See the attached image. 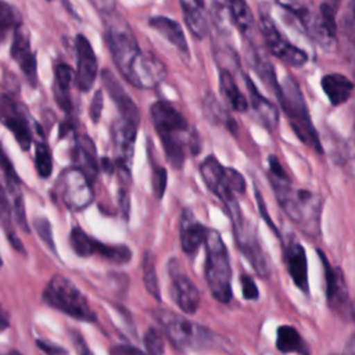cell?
I'll return each instance as SVG.
<instances>
[{
    "instance_id": "6da1fadb",
    "label": "cell",
    "mask_w": 355,
    "mask_h": 355,
    "mask_svg": "<svg viewBox=\"0 0 355 355\" xmlns=\"http://www.w3.org/2000/svg\"><path fill=\"white\" fill-rule=\"evenodd\" d=\"M105 15V40L121 75L137 89H153L166 78L164 62L137 44L130 25L115 11Z\"/></svg>"
},
{
    "instance_id": "7a4b0ae2",
    "label": "cell",
    "mask_w": 355,
    "mask_h": 355,
    "mask_svg": "<svg viewBox=\"0 0 355 355\" xmlns=\"http://www.w3.org/2000/svg\"><path fill=\"white\" fill-rule=\"evenodd\" d=\"M268 178L277 202L286 215L306 236H319L322 215L320 197L309 190L294 189L280 161L273 155L268 158Z\"/></svg>"
},
{
    "instance_id": "3957f363",
    "label": "cell",
    "mask_w": 355,
    "mask_h": 355,
    "mask_svg": "<svg viewBox=\"0 0 355 355\" xmlns=\"http://www.w3.org/2000/svg\"><path fill=\"white\" fill-rule=\"evenodd\" d=\"M277 98L297 137L312 150L318 153L322 151V144L318 132L311 121L306 101L294 78L286 76L283 79V82L280 83V92Z\"/></svg>"
},
{
    "instance_id": "277c9868",
    "label": "cell",
    "mask_w": 355,
    "mask_h": 355,
    "mask_svg": "<svg viewBox=\"0 0 355 355\" xmlns=\"http://www.w3.org/2000/svg\"><path fill=\"white\" fill-rule=\"evenodd\" d=\"M205 279L211 294L219 302H229L232 298V269L227 248L216 230L208 229L205 237Z\"/></svg>"
},
{
    "instance_id": "5b68a950",
    "label": "cell",
    "mask_w": 355,
    "mask_h": 355,
    "mask_svg": "<svg viewBox=\"0 0 355 355\" xmlns=\"http://www.w3.org/2000/svg\"><path fill=\"white\" fill-rule=\"evenodd\" d=\"M43 301L75 319L85 322L96 320V313L89 306L86 297L68 277L62 275L51 277L43 291Z\"/></svg>"
},
{
    "instance_id": "8992f818",
    "label": "cell",
    "mask_w": 355,
    "mask_h": 355,
    "mask_svg": "<svg viewBox=\"0 0 355 355\" xmlns=\"http://www.w3.org/2000/svg\"><path fill=\"white\" fill-rule=\"evenodd\" d=\"M157 318L169 340L182 349H200L211 344L212 334L201 324L168 311H159Z\"/></svg>"
},
{
    "instance_id": "52a82bcc",
    "label": "cell",
    "mask_w": 355,
    "mask_h": 355,
    "mask_svg": "<svg viewBox=\"0 0 355 355\" xmlns=\"http://www.w3.org/2000/svg\"><path fill=\"white\" fill-rule=\"evenodd\" d=\"M259 29L265 39L266 47L280 61L290 67H302L306 64L308 54L287 40L268 12L259 14Z\"/></svg>"
},
{
    "instance_id": "ba28073f",
    "label": "cell",
    "mask_w": 355,
    "mask_h": 355,
    "mask_svg": "<svg viewBox=\"0 0 355 355\" xmlns=\"http://www.w3.org/2000/svg\"><path fill=\"white\" fill-rule=\"evenodd\" d=\"M58 189L61 200L69 209L80 211L93 201L92 182L78 168L68 169L60 176Z\"/></svg>"
},
{
    "instance_id": "9c48e42d",
    "label": "cell",
    "mask_w": 355,
    "mask_h": 355,
    "mask_svg": "<svg viewBox=\"0 0 355 355\" xmlns=\"http://www.w3.org/2000/svg\"><path fill=\"white\" fill-rule=\"evenodd\" d=\"M320 259L324 266V277H326V297L329 306L343 319L352 318V305L349 302L348 290L345 286V280L338 268H334L329 263L324 254L319 251Z\"/></svg>"
},
{
    "instance_id": "30bf717a",
    "label": "cell",
    "mask_w": 355,
    "mask_h": 355,
    "mask_svg": "<svg viewBox=\"0 0 355 355\" xmlns=\"http://www.w3.org/2000/svg\"><path fill=\"white\" fill-rule=\"evenodd\" d=\"M137 126L122 116L112 123L111 136L112 144L115 150V158L119 168L129 172L132 165L133 153H135V141H136Z\"/></svg>"
},
{
    "instance_id": "8fae6325",
    "label": "cell",
    "mask_w": 355,
    "mask_h": 355,
    "mask_svg": "<svg viewBox=\"0 0 355 355\" xmlns=\"http://www.w3.org/2000/svg\"><path fill=\"white\" fill-rule=\"evenodd\" d=\"M76 49V86L80 92H89L93 87L97 75V58L92 44L83 35H78L75 39Z\"/></svg>"
},
{
    "instance_id": "7c38bea8",
    "label": "cell",
    "mask_w": 355,
    "mask_h": 355,
    "mask_svg": "<svg viewBox=\"0 0 355 355\" xmlns=\"http://www.w3.org/2000/svg\"><path fill=\"white\" fill-rule=\"evenodd\" d=\"M150 115L159 136L179 135L189 128L186 118L168 101H155L150 107Z\"/></svg>"
},
{
    "instance_id": "4fadbf2b",
    "label": "cell",
    "mask_w": 355,
    "mask_h": 355,
    "mask_svg": "<svg viewBox=\"0 0 355 355\" xmlns=\"http://www.w3.org/2000/svg\"><path fill=\"white\" fill-rule=\"evenodd\" d=\"M0 119L14 135L19 147L26 151L32 143V135L26 118L8 96H0Z\"/></svg>"
},
{
    "instance_id": "5bb4252c",
    "label": "cell",
    "mask_w": 355,
    "mask_h": 355,
    "mask_svg": "<svg viewBox=\"0 0 355 355\" xmlns=\"http://www.w3.org/2000/svg\"><path fill=\"white\" fill-rule=\"evenodd\" d=\"M11 57L18 62L24 75L32 86H36L37 73H36V55L31 51L29 33L24 26H18L14 32V39L11 43Z\"/></svg>"
},
{
    "instance_id": "9a60e30c",
    "label": "cell",
    "mask_w": 355,
    "mask_h": 355,
    "mask_svg": "<svg viewBox=\"0 0 355 355\" xmlns=\"http://www.w3.org/2000/svg\"><path fill=\"white\" fill-rule=\"evenodd\" d=\"M233 229H234L237 245L241 250V252L244 254V257L250 261V263L252 265V268L257 270L258 275L268 276L269 266H268L265 254H263L261 245L258 244L254 233L251 230H248V227L245 226L244 222H241L237 226H233Z\"/></svg>"
},
{
    "instance_id": "2e32d148",
    "label": "cell",
    "mask_w": 355,
    "mask_h": 355,
    "mask_svg": "<svg viewBox=\"0 0 355 355\" xmlns=\"http://www.w3.org/2000/svg\"><path fill=\"white\" fill-rule=\"evenodd\" d=\"M101 79H103V83L105 86V90L108 92L110 97L116 104L121 116L137 126L140 122L139 108L136 107L132 97L125 92L123 86L116 80V78L108 69L103 71Z\"/></svg>"
},
{
    "instance_id": "e0dca14e",
    "label": "cell",
    "mask_w": 355,
    "mask_h": 355,
    "mask_svg": "<svg viewBox=\"0 0 355 355\" xmlns=\"http://www.w3.org/2000/svg\"><path fill=\"white\" fill-rule=\"evenodd\" d=\"M284 259L287 265V272L290 273L294 284L304 293H308V263H306V254L304 247L291 240L286 245Z\"/></svg>"
},
{
    "instance_id": "ac0fdd59",
    "label": "cell",
    "mask_w": 355,
    "mask_h": 355,
    "mask_svg": "<svg viewBox=\"0 0 355 355\" xmlns=\"http://www.w3.org/2000/svg\"><path fill=\"white\" fill-rule=\"evenodd\" d=\"M171 295L184 313H194L200 305V293L196 284L182 273H173Z\"/></svg>"
},
{
    "instance_id": "d6986e66",
    "label": "cell",
    "mask_w": 355,
    "mask_h": 355,
    "mask_svg": "<svg viewBox=\"0 0 355 355\" xmlns=\"http://www.w3.org/2000/svg\"><path fill=\"white\" fill-rule=\"evenodd\" d=\"M208 229L196 220L190 209L182 212L180 219V244L186 254H194L205 241Z\"/></svg>"
},
{
    "instance_id": "ffe728a7",
    "label": "cell",
    "mask_w": 355,
    "mask_h": 355,
    "mask_svg": "<svg viewBox=\"0 0 355 355\" xmlns=\"http://www.w3.org/2000/svg\"><path fill=\"white\" fill-rule=\"evenodd\" d=\"M244 79H245L247 90H248V100H250L251 108L254 110V112L258 115V118L266 128H269V129L276 128V125L279 122V112H277L276 105L259 93L258 87L248 76H244Z\"/></svg>"
},
{
    "instance_id": "44dd1931",
    "label": "cell",
    "mask_w": 355,
    "mask_h": 355,
    "mask_svg": "<svg viewBox=\"0 0 355 355\" xmlns=\"http://www.w3.org/2000/svg\"><path fill=\"white\" fill-rule=\"evenodd\" d=\"M184 22L197 39H202L208 35V21L205 15L204 0H180Z\"/></svg>"
},
{
    "instance_id": "7402d4cb",
    "label": "cell",
    "mask_w": 355,
    "mask_h": 355,
    "mask_svg": "<svg viewBox=\"0 0 355 355\" xmlns=\"http://www.w3.org/2000/svg\"><path fill=\"white\" fill-rule=\"evenodd\" d=\"M320 86L333 105H340L349 100L355 85L341 73H327L322 78Z\"/></svg>"
},
{
    "instance_id": "603a6c76",
    "label": "cell",
    "mask_w": 355,
    "mask_h": 355,
    "mask_svg": "<svg viewBox=\"0 0 355 355\" xmlns=\"http://www.w3.org/2000/svg\"><path fill=\"white\" fill-rule=\"evenodd\" d=\"M75 162L76 168L83 172V175L93 182L97 176V161H96V147L89 136H80L75 146Z\"/></svg>"
},
{
    "instance_id": "cb8c5ba5",
    "label": "cell",
    "mask_w": 355,
    "mask_h": 355,
    "mask_svg": "<svg viewBox=\"0 0 355 355\" xmlns=\"http://www.w3.org/2000/svg\"><path fill=\"white\" fill-rule=\"evenodd\" d=\"M150 26L157 31L161 36H164L171 44H173L180 53L187 54L189 53V46L184 37V33L182 31V26L166 17H154L148 21Z\"/></svg>"
},
{
    "instance_id": "d4e9b609",
    "label": "cell",
    "mask_w": 355,
    "mask_h": 355,
    "mask_svg": "<svg viewBox=\"0 0 355 355\" xmlns=\"http://www.w3.org/2000/svg\"><path fill=\"white\" fill-rule=\"evenodd\" d=\"M276 348L282 354H300V355H309V349L304 343L300 333L288 324H283L277 329L276 333Z\"/></svg>"
},
{
    "instance_id": "484cf974",
    "label": "cell",
    "mask_w": 355,
    "mask_h": 355,
    "mask_svg": "<svg viewBox=\"0 0 355 355\" xmlns=\"http://www.w3.org/2000/svg\"><path fill=\"white\" fill-rule=\"evenodd\" d=\"M219 87L220 92L223 94V97L226 98V101L229 103V105L239 112H243L247 110L248 107V101L245 98V96L240 92L232 72L229 69H220L219 72Z\"/></svg>"
},
{
    "instance_id": "4316f807",
    "label": "cell",
    "mask_w": 355,
    "mask_h": 355,
    "mask_svg": "<svg viewBox=\"0 0 355 355\" xmlns=\"http://www.w3.org/2000/svg\"><path fill=\"white\" fill-rule=\"evenodd\" d=\"M230 21L243 35H250L254 29V17L245 0H223Z\"/></svg>"
},
{
    "instance_id": "83f0119b",
    "label": "cell",
    "mask_w": 355,
    "mask_h": 355,
    "mask_svg": "<svg viewBox=\"0 0 355 355\" xmlns=\"http://www.w3.org/2000/svg\"><path fill=\"white\" fill-rule=\"evenodd\" d=\"M54 75H55V85H54L55 100L64 111L69 112L72 110L71 98H69V87H71V82H72V76H73L72 68L68 64L60 62L55 67Z\"/></svg>"
},
{
    "instance_id": "f1b7e54d",
    "label": "cell",
    "mask_w": 355,
    "mask_h": 355,
    "mask_svg": "<svg viewBox=\"0 0 355 355\" xmlns=\"http://www.w3.org/2000/svg\"><path fill=\"white\" fill-rule=\"evenodd\" d=\"M161 140L169 164L175 169H180L184 164V150L183 144L178 139V135H165L161 136Z\"/></svg>"
},
{
    "instance_id": "f546056e",
    "label": "cell",
    "mask_w": 355,
    "mask_h": 355,
    "mask_svg": "<svg viewBox=\"0 0 355 355\" xmlns=\"http://www.w3.org/2000/svg\"><path fill=\"white\" fill-rule=\"evenodd\" d=\"M94 254H98L107 261H111L115 263H126L132 258V252L126 245H110V244H103L97 240L94 243Z\"/></svg>"
},
{
    "instance_id": "4dcf8cb0",
    "label": "cell",
    "mask_w": 355,
    "mask_h": 355,
    "mask_svg": "<svg viewBox=\"0 0 355 355\" xmlns=\"http://www.w3.org/2000/svg\"><path fill=\"white\" fill-rule=\"evenodd\" d=\"M71 239V245L73 248V251L79 255V257H90L94 254V243L96 240L92 239L83 229H80L79 226H75L71 230L69 234Z\"/></svg>"
},
{
    "instance_id": "1f68e13d",
    "label": "cell",
    "mask_w": 355,
    "mask_h": 355,
    "mask_svg": "<svg viewBox=\"0 0 355 355\" xmlns=\"http://www.w3.org/2000/svg\"><path fill=\"white\" fill-rule=\"evenodd\" d=\"M21 25V17L15 7L0 0V39H3L11 29Z\"/></svg>"
},
{
    "instance_id": "d6a6232c",
    "label": "cell",
    "mask_w": 355,
    "mask_h": 355,
    "mask_svg": "<svg viewBox=\"0 0 355 355\" xmlns=\"http://www.w3.org/2000/svg\"><path fill=\"white\" fill-rule=\"evenodd\" d=\"M143 266V280L147 291L157 300L159 301V287H158V279H157V272H155V263L151 257V254L146 252L141 261Z\"/></svg>"
},
{
    "instance_id": "836d02e7",
    "label": "cell",
    "mask_w": 355,
    "mask_h": 355,
    "mask_svg": "<svg viewBox=\"0 0 355 355\" xmlns=\"http://www.w3.org/2000/svg\"><path fill=\"white\" fill-rule=\"evenodd\" d=\"M35 165L40 178H49L53 171L51 153L46 143H37L35 150Z\"/></svg>"
},
{
    "instance_id": "e575fe53",
    "label": "cell",
    "mask_w": 355,
    "mask_h": 355,
    "mask_svg": "<svg viewBox=\"0 0 355 355\" xmlns=\"http://www.w3.org/2000/svg\"><path fill=\"white\" fill-rule=\"evenodd\" d=\"M0 168L6 176V182H7V187L10 191H14L15 194H19L17 193L18 191V187H19V178L18 175L15 173L14 171V166L10 162L8 157L6 155L1 144H0Z\"/></svg>"
},
{
    "instance_id": "d590c367",
    "label": "cell",
    "mask_w": 355,
    "mask_h": 355,
    "mask_svg": "<svg viewBox=\"0 0 355 355\" xmlns=\"http://www.w3.org/2000/svg\"><path fill=\"white\" fill-rule=\"evenodd\" d=\"M144 347H146L147 355H164V351H165L164 338L157 329L154 327L147 329L144 334Z\"/></svg>"
},
{
    "instance_id": "8d00e7d4",
    "label": "cell",
    "mask_w": 355,
    "mask_h": 355,
    "mask_svg": "<svg viewBox=\"0 0 355 355\" xmlns=\"http://www.w3.org/2000/svg\"><path fill=\"white\" fill-rule=\"evenodd\" d=\"M33 226L39 234V237L46 243V245L49 248H51V251L55 252V245H54V240H53V232H51V225L49 222V219L46 218H36L33 220Z\"/></svg>"
},
{
    "instance_id": "74e56055",
    "label": "cell",
    "mask_w": 355,
    "mask_h": 355,
    "mask_svg": "<svg viewBox=\"0 0 355 355\" xmlns=\"http://www.w3.org/2000/svg\"><path fill=\"white\" fill-rule=\"evenodd\" d=\"M166 171L165 168L162 166H158V168H154V172H153V190L157 196V198H162L164 193H165V189H166Z\"/></svg>"
},
{
    "instance_id": "f35d334b",
    "label": "cell",
    "mask_w": 355,
    "mask_h": 355,
    "mask_svg": "<svg viewBox=\"0 0 355 355\" xmlns=\"http://www.w3.org/2000/svg\"><path fill=\"white\" fill-rule=\"evenodd\" d=\"M226 178H227V184L229 189L234 193V194H243L245 191V182L244 178L232 168H226Z\"/></svg>"
},
{
    "instance_id": "ab89813d",
    "label": "cell",
    "mask_w": 355,
    "mask_h": 355,
    "mask_svg": "<svg viewBox=\"0 0 355 355\" xmlns=\"http://www.w3.org/2000/svg\"><path fill=\"white\" fill-rule=\"evenodd\" d=\"M14 214L17 218V223L25 230L29 232L28 222H26V214H25V204H24V197L21 194H17L14 198Z\"/></svg>"
},
{
    "instance_id": "60d3db41",
    "label": "cell",
    "mask_w": 355,
    "mask_h": 355,
    "mask_svg": "<svg viewBox=\"0 0 355 355\" xmlns=\"http://www.w3.org/2000/svg\"><path fill=\"white\" fill-rule=\"evenodd\" d=\"M101 111H103V92L97 90L92 98L90 108H89V115L93 123H97L100 121Z\"/></svg>"
},
{
    "instance_id": "b9f144b4",
    "label": "cell",
    "mask_w": 355,
    "mask_h": 355,
    "mask_svg": "<svg viewBox=\"0 0 355 355\" xmlns=\"http://www.w3.org/2000/svg\"><path fill=\"white\" fill-rule=\"evenodd\" d=\"M240 283H241V290H243L244 298H247V300H257L258 298L257 284L248 275H241Z\"/></svg>"
},
{
    "instance_id": "7bdbcfd3",
    "label": "cell",
    "mask_w": 355,
    "mask_h": 355,
    "mask_svg": "<svg viewBox=\"0 0 355 355\" xmlns=\"http://www.w3.org/2000/svg\"><path fill=\"white\" fill-rule=\"evenodd\" d=\"M36 345H37V348H40L47 355H67V349H64L62 347H58V345H55L53 343L37 340Z\"/></svg>"
},
{
    "instance_id": "ee69618b",
    "label": "cell",
    "mask_w": 355,
    "mask_h": 355,
    "mask_svg": "<svg viewBox=\"0 0 355 355\" xmlns=\"http://www.w3.org/2000/svg\"><path fill=\"white\" fill-rule=\"evenodd\" d=\"M110 355H146V354L132 345L118 344L110 349Z\"/></svg>"
},
{
    "instance_id": "f6af8a7d",
    "label": "cell",
    "mask_w": 355,
    "mask_h": 355,
    "mask_svg": "<svg viewBox=\"0 0 355 355\" xmlns=\"http://www.w3.org/2000/svg\"><path fill=\"white\" fill-rule=\"evenodd\" d=\"M100 12L110 14L115 11V0H89Z\"/></svg>"
},
{
    "instance_id": "bcb514c9",
    "label": "cell",
    "mask_w": 355,
    "mask_h": 355,
    "mask_svg": "<svg viewBox=\"0 0 355 355\" xmlns=\"http://www.w3.org/2000/svg\"><path fill=\"white\" fill-rule=\"evenodd\" d=\"M118 202H119V207H121V211H122L125 219H128L129 218V196H128V193L121 190L119 197H118Z\"/></svg>"
},
{
    "instance_id": "7dc6e473",
    "label": "cell",
    "mask_w": 355,
    "mask_h": 355,
    "mask_svg": "<svg viewBox=\"0 0 355 355\" xmlns=\"http://www.w3.org/2000/svg\"><path fill=\"white\" fill-rule=\"evenodd\" d=\"M10 326V319H8V313L3 309V306L0 305V331L6 330Z\"/></svg>"
},
{
    "instance_id": "c3c4849f",
    "label": "cell",
    "mask_w": 355,
    "mask_h": 355,
    "mask_svg": "<svg viewBox=\"0 0 355 355\" xmlns=\"http://www.w3.org/2000/svg\"><path fill=\"white\" fill-rule=\"evenodd\" d=\"M343 355H355V334L347 341Z\"/></svg>"
},
{
    "instance_id": "681fc988",
    "label": "cell",
    "mask_w": 355,
    "mask_h": 355,
    "mask_svg": "<svg viewBox=\"0 0 355 355\" xmlns=\"http://www.w3.org/2000/svg\"><path fill=\"white\" fill-rule=\"evenodd\" d=\"M352 318L355 319V301H354V304H352Z\"/></svg>"
},
{
    "instance_id": "f907efd6",
    "label": "cell",
    "mask_w": 355,
    "mask_h": 355,
    "mask_svg": "<svg viewBox=\"0 0 355 355\" xmlns=\"http://www.w3.org/2000/svg\"><path fill=\"white\" fill-rule=\"evenodd\" d=\"M7 355H21L18 351H11V352H8Z\"/></svg>"
},
{
    "instance_id": "816d5d0a",
    "label": "cell",
    "mask_w": 355,
    "mask_h": 355,
    "mask_svg": "<svg viewBox=\"0 0 355 355\" xmlns=\"http://www.w3.org/2000/svg\"><path fill=\"white\" fill-rule=\"evenodd\" d=\"M352 12H354V18H355V0H352Z\"/></svg>"
},
{
    "instance_id": "f5cc1de1",
    "label": "cell",
    "mask_w": 355,
    "mask_h": 355,
    "mask_svg": "<svg viewBox=\"0 0 355 355\" xmlns=\"http://www.w3.org/2000/svg\"><path fill=\"white\" fill-rule=\"evenodd\" d=\"M354 122H355V103H354Z\"/></svg>"
},
{
    "instance_id": "db71d44e",
    "label": "cell",
    "mask_w": 355,
    "mask_h": 355,
    "mask_svg": "<svg viewBox=\"0 0 355 355\" xmlns=\"http://www.w3.org/2000/svg\"><path fill=\"white\" fill-rule=\"evenodd\" d=\"M1 196H3V193H1V187H0V197H1Z\"/></svg>"
},
{
    "instance_id": "11a10c76",
    "label": "cell",
    "mask_w": 355,
    "mask_h": 355,
    "mask_svg": "<svg viewBox=\"0 0 355 355\" xmlns=\"http://www.w3.org/2000/svg\"><path fill=\"white\" fill-rule=\"evenodd\" d=\"M0 265H1V258H0Z\"/></svg>"
},
{
    "instance_id": "9f6ffc18",
    "label": "cell",
    "mask_w": 355,
    "mask_h": 355,
    "mask_svg": "<svg viewBox=\"0 0 355 355\" xmlns=\"http://www.w3.org/2000/svg\"><path fill=\"white\" fill-rule=\"evenodd\" d=\"M330 355H336V354H330Z\"/></svg>"
}]
</instances>
